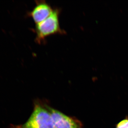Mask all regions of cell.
<instances>
[{
    "instance_id": "6da1fadb",
    "label": "cell",
    "mask_w": 128,
    "mask_h": 128,
    "mask_svg": "<svg viewBox=\"0 0 128 128\" xmlns=\"http://www.w3.org/2000/svg\"><path fill=\"white\" fill-rule=\"evenodd\" d=\"M31 114L24 123L12 124L10 128H54L50 112L44 102L36 100Z\"/></svg>"
},
{
    "instance_id": "7a4b0ae2",
    "label": "cell",
    "mask_w": 128,
    "mask_h": 128,
    "mask_svg": "<svg viewBox=\"0 0 128 128\" xmlns=\"http://www.w3.org/2000/svg\"><path fill=\"white\" fill-rule=\"evenodd\" d=\"M60 10L55 8L51 14L40 23L36 24L33 31L36 34L35 40L39 44L44 43L46 38L54 34H63L65 32L60 28L59 15Z\"/></svg>"
},
{
    "instance_id": "3957f363",
    "label": "cell",
    "mask_w": 128,
    "mask_h": 128,
    "mask_svg": "<svg viewBox=\"0 0 128 128\" xmlns=\"http://www.w3.org/2000/svg\"><path fill=\"white\" fill-rule=\"evenodd\" d=\"M50 112L54 128H83L82 122L75 117L68 116L44 102Z\"/></svg>"
},
{
    "instance_id": "277c9868",
    "label": "cell",
    "mask_w": 128,
    "mask_h": 128,
    "mask_svg": "<svg viewBox=\"0 0 128 128\" xmlns=\"http://www.w3.org/2000/svg\"><path fill=\"white\" fill-rule=\"evenodd\" d=\"M35 2V6L28 13V16L31 17L36 24L46 19L52 13L54 9L45 0H36Z\"/></svg>"
},
{
    "instance_id": "5b68a950",
    "label": "cell",
    "mask_w": 128,
    "mask_h": 128,
    "mask_svg": "<svg viewBox=\"0 0 128 128\" xmlns=\"http://www.w3.org/2000/svg\"><path fill=\"white\" fill-rule=\"evenodd\" d=\"M116 128H128V118L126 117L116 125Z\"/></svg>"
}]
</instances>
